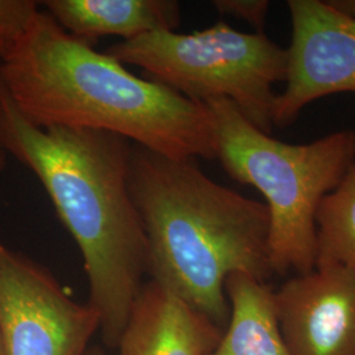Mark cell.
<instances>
[{"label":"cell","mask_w":355,"mask_h":355,"mask_svg":"<svg viewBox=\"0 0 355 355\" xmlns=\"http://www.w3.org/2000/svg\"><path fill=\"white\" fill-rule=\"evenodd\" d=\"M3 137L41 182L80 250L87 304L101 321L103 343L116 349L130 309L149 277V248L129 191L130 141L104 130L40 128L3 87Z\"/></svg>","instance_id":"6da1fadb"},{"label":"cell","mask_w":355,"mask_h":355,"mask_svg":"<svg viewBox=\"0 0 355 355\" xmlns=\"http://www.w3.org/2000/svg\"><path fill=\"white\" fill-rule=\"evenodd\" d=\"M3 87L36 127L85 128L123 136L175 159L216 158L212 116L114 57L73 37L37 13L12 54L0 62Z\"/></svg>","instance_id":"7a4b0ae2"},{"label":"cell","mask_w":355,"mask_h":355,"mask_svg":"<svg viewBox=\"0 0 355 355\" xmlns=\"http://www.w3.org/2000/svg\"><path fill=\"white\" fill-rule=\"evenodd\" d=\"M129 191L149 248V278L225 329L229 275L267 283L270 214L192 162L133 144Z\"/></svg>","instance_id":"3957f363"},{"label":"cell","mask_w":355,"mask_h":355,"mask_svg":"<svg viewBox=\"0 0 355 355\" xmlns=\"http://www.w3.org/2000/svg\"><path fill=\"white\" fill-rule=\"evenodd\" d=\"M204 104L214 121L216 158L229 177L253 186L266 199L268 259L274 275L311 272L318 263V205L355 162L354 132L287 144L253 125L227 99Z\"/></svg>","instance_id":"277c9868"},{"label":"cell","mask_w":355,"mask_h":355,"mask_svg":"<svg viewBox=\"0 0 355 355\" xmlns=\"http://www.w3.org/2000/svg\"><path fill=\"white\" fill-rule=\"evenodd\" d=\"M104 53L191 101L227 99L265 133L274 127V86L286 82L288 53L265 33H245L218 21L187 35L155 31L112 44Z\"/></svg>","instance_id":"5b68a950"},{"label":"cell","mask_w":355,"mask_h":355,"mask_svg":"<svg viewBox=\"0 0 355 355\" xmlns=\"http://www.w3.org/2000/svg\"><path fill=\"white\" fill-rule=\"evenodd\" d=\"M99 328L96 312L76 303L49 268L0 241L3 355H86Z\"/></svg>","instance_id":"8992f818"},{"label":"cell","mask_w":355,"mask_h":355,"mask_svg":"<svg viewBox=\"0 0 355 355\" xmlns=\"http://www.w3.org/2000/svg\"><path fill=\"white\" fill-rule=\"evenodd\" d=\"M291 45L286 89L278 94L272 124H292L309 103L355 94V19L327 0H288Z\"/></svg>","instance_id":"52a82bcc"},{"label":"cell","mask_w":355,"mask_h":355,"mask_svg":"<svg viewBox=\"0 0 355 355\" xmlns=\"http://www.w3.org/2000/svg\"><path fill=\"white\" fill-rule=\"evenodd\" d=\"M280 333L292 355H355V270L316 267L274 291Z\"/></svg>","instance_id":"ba28073f"},{"label":"cell","mask_w":355,"mask_h":355,"mask_svg":"<svg viewBox=\"0 0 355 355\" xmlns=\"http://www.w3.org/2000/svg\"><path fill=\"white\" fill-rule=\"evenodd\" d=\"M224 329L155 280L144 283L117 343L120 355H209Z\"/></svg>","instance_id":"9c48e42d"},{"label":"cell","mask_w":355,"mask_h":355,"mask_svg":"<svg viewBox=\"0 0 355 355\" xmlns=\"http://www.w3.org/2000/svg\"><path fill=\"white\" fill-rule=\"evenodd\" d=\"M40 4L69 35L89 45L105 36L129 41L155 31H175L180 23L175 0H46Z\"/></svg>","instance_id":"30bf717a"},{"label":"cell","mask_w":355,"mask_h":355,"mask_svg":"<svg viewBox=\"0 0 355 355\" xmlns=\"http://www.w3.org/2000/svg\"><path fill=\"white\" fill-rule=\"evenodd\" d=\"M225 295L228 324L209 355H292L282 337L274 291L267 283L236 272L225 282Z\"/></svg>","instance_id":"8fae6325"},{"label":"cell","mask_w":355,"mask_h":355,"mask_svg":"<svg viewBox=\"0 0 355 355\" xmlns=\"http://www.w3.org/2000/svg\"><path fill=\"white\" fill-rule=\"evenodd\" d=\"M316 234V267L355 270V162L338 187L318 205Z\"/></svg>","instance_id":"7c38bea8"},{"label":"cell","mask_w":355,"mask_h":355,"mask_svg":"<svg viewBox=\"0 0 355 355\" xmlns=\"http://www.w3.org/2000/svg\"><path fill=\"white\" fill-rule=\"evenodd\" d=\"M40 1L0 0V62L7 60L26 36L40 12Z\"/></svg>","instance_id":"4fadbf2b"},{"label":"cell","mask_w":355,"mask_h":355,"mask_svg":"<svg viewBox=\"0 0 355 355\" xmlns=\"http://www.w3.org/2000/svg\"><path fill=\"white\" fill-rule=\"evenodd\" d=\"M212 6L221 16L243 20L253 26L257 33H263L270 8L268 0H214Z\"/></svg>","instance_id":"5bb4252c"},{"label":"cell","mask_w":355,"mask_h":355,"mask_svg":"<svg viewBox=\"0 0 355 355\" xmlns=\"http://www.w3.org/2000/svg\"><path fill=\"white\" fill-rule=\"evenodd\" d=\"M1 99H3V82H1V76H0V174L6 167L7 155H8V152H7L6 145H4V137H3V104H1Z\"/></svg>","instance_id":"9a60e30c"},{"label":"cell","mask_w":355,"mask_h":355,"mask_svg":"<svg viewBox=\"0 0 355 355\" xmlns=\"http://www.w3.org/2000/svg\"><path fill=\"white\" fill-rule=\"evenodd\" d=\"M331 7L355 19V0H327Z\"/></svg>","instance_id":"2e32d148"},{"label":"cell","mask_w":355,"mask_h":355,"mask_svg":"<svg viewBox=\"0 0 355 355\" xmlns=\"http://www.w3.org/2000/svg\"><path fill=\"white\" fill-rule=\"evenodd\" d=\"M86 355H105L104 354V352H103V349H101L99 346H92V347H89V352H87V354Z\"/></svg>","instance_id":"e0dca14e"},{"label":"cell","mask_w":355,"mask_h":355,"mask_svg":"<svg viewBox=\"0 0 355 355\" xmlns=\"http://www.w3.org/2000/svg\"><path fill=\"white\" fill-rule=\"evenodd\" d=\"M0 355H3V347H1V340H0Z\"/></svg>","instance_id":"ac0fdd59"}]
</instances>
